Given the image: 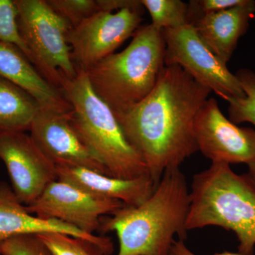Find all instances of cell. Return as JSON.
I'll return each instance as SVG.
<instances>
[{"label": "cell", "mask_w": 255, "mask_h": 255, "mask_svg": "<svg viewBox=\"0 0 255 255\" xmlns=\"http://www.w3.org/2000/svg\"><path fill=\"white\" fill-rule=\"evenodd\" d=\"M211 92L181 67L164 65L150 93L117 118L156 185L198 151L194 120Z\"/></svg>", "instance_id": "6da1fadb"}, {"label": "cell", "mask_w": 255, "mask_h": 255, "mask_svg": "<svg viewBox=\"0 0 255 255\" xmlns=\"http://www.w3.org/2000/svg\"><path fill=\"white\" fill-rule=\"evenodd\" d=\"M190 189L179 167L161 177L152 195L137 206L124 205L101 219L102 234L117 233V255H169L174 236L185 241Z\"/></svg>", "instance_id": "7a4b0ae2"}, {"label": "cell", "mask_w": 255, "mask_h": 255, "mask_svg": "<svg viewBox=\"0 0 255 255\" xmlns=\"http://www.w3.org/2000/svg\"><path fill=\"white\" fill-rule=\"evenodd\" d=\"M188 232L209 226L232 231L238 253L254 255L255 184L247 174H238L230 164L211 163L193 177Z\"/></svg>", "instance_id": "3957f363"}, {"label": "cell", "mask_w": 255, "mask_h": 255, "mask_svg": "<svg viewBox=\"0 0 255 255\" xmlns=\"http://www.w3.org/2000/svg\"><path fill=\"white\" fill-rule=\"evenodd\" d=\"M164 52L162 30L150 23L138 28L125 49L83 70L96 95L118 118L152 91L164 66Z\"/></svg>", "instance_id": "277c9868"}, {"label": "cell", "mask_w": 255, "mask_h": 255, "mask_svg": "<svg viewBox=\"0 0 255 255\" xmlns=\"http://www.w3.org/2000/svg\"><path fill=\"white\" fill-rule=\"evenodd\" d=\"M62 76L61 89L71 104L70 123L105 166L110 177L132 179L149 174L141 156L129 142L118 119L92 90L85 70Z\"/></svg>", "instance_id": "5b68a950"}, {"label": "cell", "mask_w": 255, "mask_h": 255, "mask_svg": "<svg viewBox=\"0 0 255 255\" xmlns=\"http://www.w3.org/2000/svg\"><path fill=\"white\" fill-rule=\"evenodd\" d=\"M20 36L31 63L50 85L62 92V76H76L67 37L72 26L56 14L46 0H14Z\"/></svg>", "instance_id": "8992f818"}, {"label": "cell", "mask_w": 255, "mask_h": 255, "mask_svg": "<svg viewBox=\"0 0 255 255\" xmlns=\"http://www.w3.org/2000/svg\"><path fill=\"white\" fill-rule=\"evenodd\" d=\"M162 34L164 65L181 67L196 82L226 101L246 96L236 74L209 49L192 25L162 30Z\"/></svg>", "instance_id": "52a82bcc"}, {"label": "cell", "mask_w": 255, "mask_h": 255, "mask_svg": "<svg viewBox=\"0 0 255 255\" xmlns=\"http://www.w3.org/2000/svg\"><path fill=\"white\" fill-rule=\"evenodd\" d=\"M144 8L116 13L99 11L69 31L67 41L77 69L85 70L103 59L138 29Z\"/></svg>", "instance_id": "ba28073f"}, {"label": "cell", "mask_w": 255, "mask_h": 255, "mask_svg": "<svg viewBox=\"0 0 255 255\" xmlns=\"http://www.w3.org/2000/svg\"><path fill=\"white\" fill-rule=\"evenodd\" d=\"M123 206L120 201L94 195L57 179L50 183L34 202L25 206L28 212L41 219L58 220L94 234L100 231L102 216L113 214Z\"/></svg>", "instance_id": "9c48e42d"}, {"label": "cell", "mask_w": 255, "mask_h": 255, "mask_svg": "<svg viewBox=\"0 0 255 255\" xmlns=\"http://www.w3.org/2000/svg\"><path fill=\"white\" fill-rule=\"evenodd\" d=\"M194 129L198 151L211 163L248 164L255 160V129L231 122L214 98L208 99L198 112Z\"/></svg>", "instance_id": "30bf717a"}, {"label": "cell", "mask_w": 255, "mask_h": 255, "mask_svg": "<svg viewBox=\"0 0 255 255\" xmlns=\"http://www.w3.org/2000/svg\"><path fill=\"white\" fill-rule=\"evenodd\" d=\"M0 159L3 161L18 200L28 206L58 179L55 164L25 132H0Z\"/></svg>", "instance_id": "8fae6325"}, {"label": "cell", "mask_w": 255, "mask_h": 255, "mask_svg": "<svg viewBox=\"0 0 255 255\" xmlns=\"http://www.w3.org/2000/svg\"><path fill=\"white\" fill-rule=\"evenodd\" d=\"M70 114L40 110L28 130L32 140L55 167H82L109 176L105 166L72 126Z\"/></svg>", "instance_id": "7c38bea8"}, {"label": "cell", "mask_w": 255, "mask_h": 255, "mask_svg": "<svg viewBox=\"0 0 255 255\" xmlns=\"http://www.w3.org/2000/svg\"><path fill=\"white\" fill-rule=\"evenodd\" d=\"M49 232L82 238L100 247L107 255L114 252L110 238L89 234L58 220L41 219L30 214L18 200L12 188L7 183L0 182V242L20 235Z\"/></svg>", "instance_id": "4fadbf2b"}, {"label": "cell", "mask_w": 255, "mask_h": 255, "mask_svg": "<svg viewBox=\"0 0 255 255\" xmlns=\"http://www.w3.org/2000/svg\"><path fill=\"white\" fill-rule=\"evenodd\" d=\"M0 77L22 89L37 101L42 110L69 115L71 104L63 92L50 85L19 48L0 41Z\"/></svg>", "instance_id": "5bb4252c"}, {"label": "cell", "mask_w": 255, "mask_h": 255, "mask_svg": "<svg viewBox=\"0 0 255 255\" xmlns=\"http://www.w3.org/2000/svg\"><path fill=\"white\" fill-rule=\"evenodd\" d=\"M255 16V1L243 0L229 9L202 15L191 25L209 49L227 64Z\"/></svg>", "instance_id": "9a60e30c"}, {"label": "cell", "mask_w": 255, "mask_h": 255, "mask_svg": "<svg viewBox=\"0 0 255 255\" xmlns=\"http://www.w3.org/2000/svg\"><path fill=\"white\" fill-rule=\"evenodd\" d=\"M58 179L73 184L94 195L116 199L124 205L137 206L147 200L156 184L150 174L122 179L82 167L56 166Z\"/></svg>", "instance_id": "2e32d148"}, {"label": "cell", "mask_w": 255, "mask_h": 255, "mask_svg": "<svg viewBox=\"0 0 255 255\" xmlns=\"http://www.w3.org/2000/svg\"><path fill=\"white\" fill-rule=\"evenodd\" d=\"M41 110L27 92L0 77V132L29 130Z\"/></svg>", "instance_id": "e0dca14e"}, {"label": "cell", "mask_w": 255, "mask_h": 255, "mask_svg": "<svg viewBox=\"0 0 255 255\" xmlns=\"http://www.w3.org/2000/svg\"><path fill=\"white\" fill-rule=\"evenodd\" d=\"M152 23L160 30L181 27L188 23L189 4L181 0H141Z\"/></svg>", "instance_id": "ac0fdd59"}, {"label": "cell", "mask_w": 255, "mask_h": 255, "mask_svg": "<svg viewBox=\"0 0 255 255\" xmlns=\"http://www.w3.org/2000/svg\"><path fill=\"white\" fill-rule=\"evenodd\" d=\"M236 75L246 96L226 100L229 120L236 125L248 122L255 127V73L251 69L242 68Z\"/></svg>", "instance_id": "d6986e66"}, {"label": "cell", "mask_w": 255, "mask_h": 255, "mask_svg": "<svg viewBox=\"0 0 255 255\" xmlns=\"http://www.w3.org/2000/svg\"><path fill=\"white\" fill-rule=\"evenodd\" d=\"M52 255H106L100 247L82 238L60 233L37 234Z\"/></svg>", "instance_id": "ffe728a7"}, {"label": "cell", "mask_w": 255, "mask_h": 255, "mask_svg": "<svg viewBox=\"0 0 255 255\" xmlns=\"http://www.w3.org/2000/svg\"><path fill=\"white\" fill-rule=\"evenodd\" d=\"M17 15L14 0H0V41L14 44L31 63V53L18 31Z\"/></svg>", "instance_id": "44dd1931"}, {"label": "cell", "mask_w": 255, "mask_h": 255, "mask_svg": "<svg viewBox=\"0 0 255 255\" xmlns=\"http://www.w3.org/2000/svg\"><path fill=\"white\" fill-rule=\"evenodd\" d=\"M56 14L59 15L72 28L98 11L95 0H46Z\"/></svg>", "instance_id": "7402d4cb"}, {"label": "cell", "mask_w": 255, "mask_h": 255, "mask_svg": "<svg viewBox=\"0 0 255 255\" xmlns=\"http://www.w3.org/2000/svg\"><path fill=\"white\" fill-rule=\"evenodd\" d=\"M2 255H52L37 235H20L0 242Z\"/></svg>", "instance_id": "603a6c76"}, {"label": "cell", "mask_w": 255, "mask_h": 255, "mask_svg": "<svg viewBox=\"0 0 255 255\" xmlns=\"http://www.w3.org/2000/svg\"><path fill=\"white\" fill-rule=\"evenodd\" d=\"M99 11L112 12L114 10L117 11L127 8H144L141 0H96Z\"/></svg>", "instance_id": "cb8c5ba5"}, {"label": "cell", "mask_w": 255, "mask_h": 255, "mask_svg": "<svg viewBox=\"0 0 255 255\" xmlns=\"http://www.w3.org/2000/svg\"><path fill=\"white\" fill-rule=\"evenodd\" d=\"M169 255H197L191 252L186 246L185 242L182 240L178 239L174 242L169 252ZM212 255H242L239 253H231V252H223V253H215Z\"/></svg>", "instance_id": "d4e9b609"}, {"label": "cell", "mask_w": 255, "mask_h": 255, "mask_svg": "<svg viewBox=\"0 0 255 255\" xmlns=\"http://www.w3.org/2000/svg\"><path fill=\"white\" fill-rule=\"evenodd\" d=\"M248 172L247 174L251 178V180L255 184V159L251 163L248 164Z\"/></svg>", "instance_id": "484cf974"}, {"label": "cell", "mask_w": 255, "mask_h": 255, "mask_svg": "<svg viewBox=\"0 0 255 255\" xmlns=\"http://www.w3.org/2000/svg\"><path fill=\"white\" fill-rule=\"evenodd\" d=\"M0 255H2V254H1V251H0Z\"/></svg>", "instance_id": "4316f807"}]
</instances>
